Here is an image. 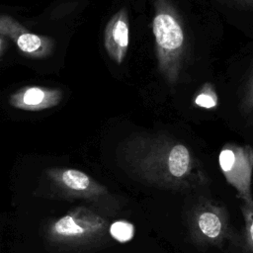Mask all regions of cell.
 <instances>
[{
  "label": "cell",
  "mask_w": 253,
  "mask_h": 253,
  "mask_svg": "<svg viewBox=\"0 0 253 253\" xmlns=\"http://www.w3.org/2000/svg\"><path fill=\"white\" fill-rule=\"evenodd\" d=\"M44 186L40 195L53 199L82 200L104 214H113L119 208V199L107 187L83 171L52 167L44 171Z\"/></svg>",
  "instance_id": "4"
},
{
  "label": "cell",
  "mask_w": 253,
  "mask_h": 253,
  "mask_svg": "<svg viewBox=\"0 0 253 253\" xmlns=\"http://www.w3.org/2000/svg\"><path fill=\"white\" fill-rule=\"evenodd\" d=\"M129 18L126 8H121L109 20L104 31V46L109 57L121 64L128 50Z\"/></svg>",
  "instance_id": "8"
},
{
  "label": "cell",
  "mask_w": 253,
  "mask_h": 253,
  "mask_svg": "<svg viewBox=\"0 0 253 253\" xmlns=\"http://www.w3.org/2000/svg\"><path fill=\"white\" fill-rule=\"evenodd\" d=\"M152 34L157 66L165 81L178 83L188 53L183 19L171 0H154Z\"/></svg>",
  "instance_id": "3"
},
{
  "label": "cell",
  "mask_w": 253,
  "mask_h": 253,
  "mask_svg": "<svg viewBox=\"0 0 253 253\" xmlns=\"http://www.w3.org/2000/svg\"><path fill=\"white\" fill-rule=\"evenodd\" d=\"M240 211L244 220L242 246L245 253H253V209L241 202Z\"/></svg>",
  "instance_id": "11"
},
{
  "label": "cell",
  "mask_w": 253,
  "mask_h": 253,
  "mask_svg": "<svg viewBox=\"0 0 253 253\" xmlns=\"http://www.w3.org/2000/svg\"><path fill=\"white\" fill-rule=\"evenodd\" d=\"M117 158L132 179L158 189L187 192L210 183L194 152L185 143L162 132L129 134L119 144Z\"/></svg>",
  "instance_id": "1"
},
{
  "label": "cell",
  "mask_w": 253,
  "mask_h": 253,
  "mask_svg": "<svg viewBox=\"0 0 253 253\" xmlns=\"http://www.w3.org/2000/svg\"><path fill=\"white\" fill-rule=\"evenodd\" d=\"M5 46H6V42H5V40L3 39V37L0 36V54L3 52Z\"/></svg>",
  "instance_id": "14"
},
{
  "label": "cell",
  "mask_w": 253,
  "mask_h": 253,
  "mask_svg": "<svg viewBox=\"0 0 253 253\" xmlns=\"http://www.w3.org/2000/svg\"><path fill=\"white\" fill-rule=\"evenodd\" d=\"M239 109L243 115H248L253 111V66L242 87Z\"/></svg>",
  "instance_id": "12"
},
{
  "label": "cell",
  "mask_w": 253,
  "mask_h": 253,
  "mask_svg": "<svg viewBox=\"0 0 253 253\" xmlns=\"http://www.w3.org/2000/svg\"><path fill=\"white\" fill-rule=\"evenodd\" d=\"M62 98L63 92L58 88L26 86L11 94L9 103L18 110L38 112L57 106Z\"/></svg>",
  "instance_id": "9"
},
{
  "label": "cell",
  "mask_w": 253,
  "mask_h": 253,
  "mask_svg": "<svg viewBox=\"0 0 253 253\" xmlns=\"http://www.w3.org/2000/svg\"><path fill=\"white\" fill-rule=\"evenodd\" d=\"M111 222L92 207L78 206L50 221L44 229L47 243L67 251L89 250L110 242Z\"/></svg>",
  "instance_id": "2"
},
{
  "label": "cell",
  "mask_w": 253,
  "mask_h": 253,
  "mask_svg": "<svg viewBox=\"0 0 253 253\" xmlns=\"http://www.w3.org/2000/svg\"><path fill=\"white\" fill-rule=\"evenodd\" d=\"M193 104L197 108L213 110L218 107L219 100L217 93L211 82H206L194 96Z\"/></svg>",
  "instance_id": "10"
},
{
  "label": "cell",
  "mask_w": 253,
  "mask_h": 253,
  "mask_svg": "<svg viewBox=\"0 0 253 253\" xmlns=\"http://www.w3.org/2000/svg\"><path fill=\"white\" fill-rule=\"evenodd\" d=\"M244 8H253V0H228Z\"/></svg>",
  "instance_id": "13"
},
{
  "label": "cell",
  "mask_w": 253,
  "mask_h": 253,
  "mask_svg": "<svg viewBox=\"0 0 253 253\" xmlns=\"http://www.w3.org/2000/svg\"><path fill=\"white\" fill-rule=\"evenodd\" d=\"M0 36L9 38L25 55L32 58H45L54 48L51 38L30 32L8 15H0Z\"/></svg>",
  "instance_id": "7"
},
{
  "label": "cell",
  "mask_w": 253,
  "mask_h": 253,
  "mask_svg": "<svg viewBox=\"0 0 253 253\" xmlns=\"http://www.w3.org/2000/svg\"><path fill=\"white\" fill-rule=\"evenodd\" d=\"M218 165L225 181L236 191L238 199L253 209V146L225 143L218 154Z\"/></svg>",
  "instance_id": "6"
},
{
  "label": "cell",
  "mask_w": 253,
  "mask_h": 253,
  "mask_svg": "<svg viewBox=\"0 0 253 253\" xmlns=\"http://www.w3.org/2000/svg\"><path fill=\"white\" fill-rule=\"evenodd\" d=\"M187 228L193 243L202 248H222L234 237L227 208L208 198L199 199L190 208Z\"/></svg>",
  "instance_id": "5"
}]
</instances>
